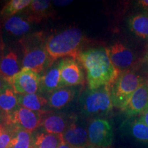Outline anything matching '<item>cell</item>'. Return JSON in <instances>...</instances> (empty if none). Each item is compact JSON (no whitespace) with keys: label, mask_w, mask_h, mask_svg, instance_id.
Segmentation results:
<instances>
[{"label":"cell","mask_w":148,"mask_h":148,"mask_svg":"<svg viewBox=\"0 0 148 148\" xmlns=\"http://www.w3.org/2000/svg\"><path fill=\"white\" fill-rule=\"evenodd\" d=\"M77 60L86 71L89 89L111 86L119 74L111 62L106 47L81 51Z\"/></svg>","instance_id":"1"},{"label":"cell","mask_w":148,"mask_h":148,"mask_svg":"<svg viewBox=\"0 0 148 148\" xmlns=\"http://www.w3.org/2000/svg\"><path fill=\"white\" fill-rule=\"evenodd\" d=\"M84 40V34L77 27L64 29L48 37L45 49L51 64L61 58L70 57L77 60Z\"/></svg>","instance_id":"2"},{"label":"cell","mask_w":148,"mask_h":148,"mask_svg":"<svg viewBox=\"0 0 148 148\" xmlns=\"http://www.w3.org/2000/svg\"><path fill=\"white\" fill-rule=\"evenodd\" d=\"M23 56L22 67L40 74L52 65L45 49V41L41 34H35L21 39Z\"/></svg>","instance_id":"3"},{"label":"cell","mask_w":148,"mask_h":148,"mask_svg":"<svg viewBox=\"0 0 148 148\" xmlns=\"http://www.w3.org/2000/svg\"><path fill=\"white\" fill-rule=\"evenodd\" d=\"M80 110L87 116L107 115L113 108L110 95V86L85 90L79 97Z\"/></svg>","instance_id":"4"},{"label":"cell","mask_w":148,"mask_h":148,"mask_svg":"<svg viewBox=\"0 0 148 148\" xmlns=\"http://www.w3.org/2000/svg\"><path fill=\"white\" fill-rule=\"evenodd\" d=\"M143 83V78L134 71L129 70L120 73L110 86L113 107L122 110L134 92Z\"/></svg>","instance_id":"5"},{"label":"cell","mask_w":148,"mask_h":148,"mask_svg":"<svg viewBox=\"0 0 148 148\" xmlns=\"http://www.w3.org/2000/svg\"><path fill=\"white\" fill-rule=\"evenodd\" d=\"M43 114L18 106L4 116L3 123L11 129H21L32 133L40 126Z\"/></svg>","instance_id":"6"},{"label":"cell","mask_w":148,"mask_h":148,"mask_svg":"<svg viewBox=\"0 0 148 148\" xmlns=\"http://www.w3.org/2000/svg\"><path fill=\"white\" fill-rule=\"evenodd\" d=\"M88 141L94 148H109L113 141V130L108 120L96 118L87 127Z\"/></svg>","instance_id":"7"},{"label":"cell","mask_w":148,"mask_h":148,"mask_svg":"<svg viewBox=\"0 0 148 148\" xmlns=\"http://www.w3.org/2000/svg\"><path fill=\"white\" fill-rule=\"evenodd\" d=\"M41 75L27 68L21 71L8 81L17 94H32L38 92Z\"/></svg>","instance_id":"8"},{"label":"cell","mask_w":148,"mask_h":148,"mask_svg":"<svg viewBox=\"0 0 148 148\" xmlns=\"http://www.w3.org/2000/svg\"><path fill=\"white\" fill-rule=\"evenodd\" d=\"M61 84L63 87H72L84 83V75L82 66L76 60L63 58L59 61Z\"/></svg>","instance_id":"9"},{"label":"cell","mask_w":148,"mask_h":148,"mask_svg":"<svg viewBox=\"0 0 148 148\" xmlns=\"http://www.w3.org/2000/svg\"><path fill=\"white\" fill-rule=\"evenodd\" d=\"M106 48L111 62L119 73L129 71L134 62V56L128 47L115 42Z\"/></svg>","instance_id":"10"},{"label":"cell","mask_w":148,"mask_h":148,"mask_svg":"<svg viewBox=\"0 0 148 148\" xmlns=\"http://www.w3.org/2000/svg\"><path fill=\"white\" fill-rule=\"evenodd\" d=\"M64 142L71 148H88V141L87 128L78 123L77 118L74 119L69 127L62 134Z\"/></svg>","instance_id":"11"},{"label":"cell","mask_w":148,"mask_h":148,"mask_svg":"<svg viewBox=\"0 0 148 148\" xmlns=\"http://www.w3.org/2000/svg\"><path fill=\"white\" fill-rule=\"evenodd\" d=\"M122 134L137 143L148 145V126L139 118L127 117L120 126Z\"/></svg>","instance_id":"12"},{"label":"cell","mask_w":148,"mask_h":148,"mask_svg":"<svg viewBox=\"0 0 148 148\" xmlns=\"http://www.w3.org/2000/svg\"><path fill=\"white\" fill-rule=\"evenodd\" d=\"M148 110V90L145 84H142L134 92L122 111L127 117L140 115Z\"/></svg>","instance_id":"13"},{"label":"cell","mask_w":148,"mask_h":148,"mask_svg":"<svg viewBox=\"0 0 148 148\" xmlns=\"http://www.w3.org/2000/svg\"><path fill=\"white\" fill-rule=\"evenodd\" d=\"M3 23V32L10 38H21L30 32L32 22L25 16L14 15L4 18Z\"/></svg>","instance_id":"14"},{"label":"cell","mask_w":148,"mask_h":148,"mask_svg":"<svg viewBox=\"0 0 148 148\" xmlns=\"http://www.w3.org/2000/svg\"><path fill=\"white\" fill-rule=\"evenodd\" d=\"M17 53L15 51L8 49L0 52V75L8 82L11 77L22 69Z\"/></svg>","instance_id":"15"},{"label":"cell","mask_w":148,"mask_h":148,"mask_svg":"<svg viewBox=\"0 0 148 148\" xmlns=\"http://www.w3.org/2000/svg\"><path fill=\"white\" fill-rule=\"evenodd\" d=\"M75 118H68L62 114H50L42 116L41 124L44 132L54 134H62Z\"/></svg>","instance_id":"16"},{"label":"cell","mask_w":148,"mask_h":148,"mask_svg":"<svg viewBox=\"0 0 148 148\" xmlns=\"http://www.w3.org/2000/svg\"><path fill=\"white\" fill-rule=\"evenodd\" d=\"M62 87L58 62L53 63L41 76L38 92L41 94L49 95L54 90Z\"/></svg>","instance_id":"17"},{"label":"cell","mask_w":148,"mask_h":148,"mask_svg":"<svg viewBox=\"0 0 148 148\" xmlns=\"http://www.w3.org/2000/svg\"><path fill=\"white\" fill-rule=\"evenodd\" d=\"M17 98L19 106L42 114L47 113L45 108L49 106L47 99L40 94H17Z\"/></svg>","instance_id":"18"},{"label":"cell","mask_w":148,"mask_h":148,"mask_svg":"<svg viewBox=\"0 0 148 148\" xmlns=\"http://www.w3.org/2000/svg\"><path fill=\"white\" fill-rule=\"evenodd\" d=\"M127 22L132 34L140 39L148 40V13L141 12L132 14Z\"/></svg>","instance_id":"19"},{"label":"cell","mask_w":148,"mask_h":148,"mask_svg":"<svg viewBox=\"0 0 148 148\" xmlns=\"http://www.w3.org/2000/svg\"><path fill=\"white\" fill-rule=\"evenodd\" d=\"M75 89L73 87H62L49 94L47 98L49 108L60 109L66 106L73 100Z\"/></svg>","instance_id":"20"},{"label":"cell","mask_w":148,"mask_h":148,"mask_svg":"<svg viewBox=\"0 0 148 148\" xmlns=\"http://www.w3.org/2000/svg\"><path fill=\"white\" fill-rule=\"evenodd\" d=\"M51 1L47 0H32L27 7L25 16L32 23H38L43 18H47L49 14Z\"/></svg>","instance_id":"21"},{"label":"cell","mask_w":148,"mask_h":148,"mask_svg":"<svg viewBox=\"0 0 148 148\" xmlns=\"http://www.w3.org/2000/svg\"><path fill=\"white\" fill-rule=\"evenodd\" d=\"M18 106L17 93L10 84L0 90V110L3 116L10 114Z\"/></svg>","instance_id":"22"},{"label":"cell","mask_w":148,"mask_h":148,"mask_svg":"<svg viewBox=\"0 0 148 148\" xmlns=\"http://www.w3.org/2000/svg\"><path fill=\"white\" fill-rule=\"evenodd\" d=\"M12 138L8 148H34V137L32 133L21 129H12Z\"/></svg>","instance_id":"23"},{"label":"cell","mask_w":148,"mask_h":148,"mask_svg":"<svg viewBox=\"0 0 148 148\" xmlns=\"http://www.w3.org/2000/svg\"><path fill=\"white\" fill-rule=\"evenodd\" d=\"M34 137V146L38 148H58L64 141L62 134H49L45 132L37 133Z\"/></svg>","instance_id":"24"},{"label":"cell","mask_w":148,"mask_h":148,"mask_svg":"<svg viewBox=\"0 0 148 148\" xmlns=\"http://www.w3.org/2000/svg\"><path fill=\"white\" fill-rule=\"evenodd\" d=\"M32 0H11L5 4L0 12V15L3 18L14 16L24 10L30 4Z\"/></svg>","instance_id":"25"},{"label":"cell","mask_w":148,"mask_h":148,"mask_svg":"<svg viewBox=\"0 0 148 148\" xmlns=\"http://www.w3.org/2000/svg\"><path fill=\"white\" fill-rule=\"evenodd\" d=\"M12 129L0 122V148H8L12 138Z\"/></svg>","instance_id":"26"},{"label":"cell","mask_w":148,"mask_h":148,"mask_svg":"<svg viewBox=\"0 0 148 148\" xmlns=\"http://www.w3.org/2000/svg\"><path fill=\"white\" fill-rule=\"evenodd\" d=\"M135 3L142 12L148 13V0H140Z\"/></svg>","instance_id":"27"},{"label":"cell","mask_w":148,"mask_h":148,"mask_svg":"<svg viewBox=\"0 0 148 148\" xmlns=\"http://www.w3.org/2000/svg\"><path fill=\"white\" fill-rule=\"evenodd\" d=\"M139 119L143 121L146 125L148 126V110H147L145 112H144L143 114H140L139 116Z\"/></svg>","instance_id":"28"},{"label":"cell","mask_w":148,"mask_h":148,"mask_svg":"<svg viewBox=\"0 0 148 148\" xmlns=\"http://www.w3.org/2000/svg\"><path fill=\"white\" fill-rule=\"evenodd\" d=\"M8 84H9L8 82L0 75V90L2 89L3 88H4L5 86H7Z\"/></svg>","instance_id":"29"},{"label":"cell","mask_w":148,"mask_h":148,"mask_svg":"<svg viewBox=\"0 0 148 148\" xmlns=\"http://www.w3.org/2000/svg\"><path fill=\"white\" fill-rule=\"evenodd\" d=\"M4 49V43H3V36L1 35V26H0V52L2 51Z\"/></svg>","instance_id":"30"},{"label":"cell","mask_w":148,"mask_h":148,"mask_svg":"<svg viewBox=\"0 0 148 148\" xmlns=\"http://www.w3.org/2000/svg\"><path fill=\"white\" fill-rule=\"evenodd\" d=\"M56 4L57 5H65V4H68L70 2H71V1H55Z\"/></svg>","instance_id":"31"},{"label":"cell","mask_w":148,"mask_h":148,"mask_svg":"<svg viewBox=\"0 0 148 148\" xmlns=\"http://www.w3.org/2000/svg\"><path fill=\"white\" fill-rule=\"evenodd\" d=\"M58 148H71V147H70L69 146L65 143V142L63 141L62 143L60 144V145L59 146Z\"/></svg>","instance_id":"32"},{"label":"cell","mask_w":148,"mask_h":148,"mask_svg":"<svg viewBox=\"0 0 148 148\" xmlns=\"http://www.w3.org/2000/svg\"><path fill=\"white\" fill-rule=\"evenodd\" d=\"M3 117H4V116H3V114L2 113V112L0 110V122H3Z\"/></svg>","instance_id":"33"},{"label":"cell","mask_w":148,"mask_h":148,"mask_svg":"<svg viewBox=\"0 0 148 148\" xmlns=\"http://www.w3.org/2000/svg\"><path fill=\"white\" fill-rule=\"evenodd\" d=\"M145 84L146 85V86H147V90H148V80L146 82H145Z\"/></svg>","instance_id":"34"},{"label":"cell","mask_w":148,"mask_h":148,"mask_svg":"<svg viewBox=\"0 0 148 148\" xmlns=\"http://www.w3.org/2000/svg\"><path fill=\"white\" fill-rule=\"evenodd\" d=\"M34 148H38V147H35V146H34Z\"/></svg>","instance_id":"35"},{"label":"cell","mask_w":148,"mask_h":148,"mask_svg":"<svg viewBox=\"0 0 148 148\" xmlns=\"http://www.w3.org/2000/svg\"><path fill=\"white\" fill-rule=\"evenodd\" d=\"M88 148H94V147H88Z\"/></svg>","instance_id":"36"},{"label":"cell","mask_w":148,"mask_h":148,"mask_svg":"<svg viewBox=\"0 0 148 148\" xmlns=\"http://www.w3.org/2000/svg\"><path fill=\"white\" fill-rule=\"evenodd\" d=\"M147 58H148V54H147Z\"/></svg>","instance_id":"37"},{"label":"cell","mask_w":148,"mask_h":148,"mask_svg":"<svg viewBox=\"0 0 148 148\" xmlns=\"http://www.w3.org/2000/svg\"></svg>","instance_id":"38"}]
</instances>
